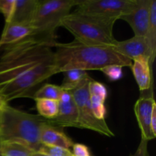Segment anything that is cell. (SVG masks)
Instances as JSON below:
<instances>
[{
    "label": "cell",
    "mask_w": 156,
    "mask_h": 156,
    "mask_svg": "<svg viewBox=\"0 0 156 156\" xmlns=\"http://www.w3.org/2000/svg\"><path fill=\"white\" fill-rule=\"evenodd\" d=\"M56 74L52 47L30 37L4 47L0 57V94L8 103L33 98L43 82Z\"/></svg>",
    "instance_id": "6da1fadb"
},
{
    "label": "cell",
    "mask_w": 156,
    "mask_h": 156,
    "mask_svg": "<svg viewBox=\"0 0 156 156\" xmlns=\"http://www.w3.org/2000/svg\"><path fill=\"white\" fill-rule=\"evenodd\" d=\"M54 47L56 74L71 69L101 70L110 65L131 67L133 63L111 46L91 45L74 40L70 43L56 42Z\"/></svg>",
    "instance_id": "7a4b0ae2"
},
{
    "label": "cell",
    "mask_w": 156,
    "mask_h": 156,
    "mask_svg": "<svg viewBox=\"0 0 156 156\" xmlns=\"http://www.w3.org/2000/svg\"><path fill=\"white\" fill-rule=\"evenodd\" d=\"M47 120L6 105L0 111V142H18L37 152L40 134Z\"/></svg>",
    "instance_id": "3957f363"
},
{
    "label": "cell",
    "mask_w": 156,
    "mask_h": 156,
    "mask_svg": "<svg viewBox=\"0 0 156 156\" xmlns=\"http://www.w3.org/2000/svg\"><path fill=\"white\" fill-rule=\"evenodd\" d=\"M114 24L91 15L73 12L62 19L61 27L68 30L79 42L113 47L117 41L113 34Z\"/></svg>",
    "instance_id": "277c9868"
},
{
    "label": "cell",
    "mask_w": 156,
    "mask_h": 156,
    "mask_svg": "<svg viewBox=\"0 0 156 156\" xmlns=\"http://www.w3.org/2000/svg\"><path fill=\"white\" fill-rule=\"evenodd\" d=\"M80 0H45L39 1L37 9L32 21L34 29L32 37L54 47L55 31L61 27V22L70 14L72 8L77 6Z\"/></svg>",
    "instance_id": "5b68a950"
},
{
    "label": "cell",
    "mask_w": 156,
    "mask_h": 156,
    "mask_svg": "<svg viewBox=\"0 0 156 156\" xmlns=\"http://www.w3.org/2000/svg\"><path fill=\"white\" fill-rule=\"evenodd\" d=\"M91 80L93 79H88L77 88L69 91L77 107L79 126L81 129H90L101 135L113 137L114 133L111 130L106 120H98L93 113L88 91V85Z\"/></svg>",
    "instance_id": "8992f818"
},
{
    "label": "cell",
    "mask_w": 156,
    "mask_h": 156,
    "mask_svg": "<svg viewBox=\"0 0 156 156\" xmlns=\"http://www.w3.org/2000/svg\"><path fill=\"white\" fill-rule=\"evenodd\" d=\"M135 4L136 0H80L74 12L115 23Z\"/></svg>",
    "instance_id": "52a82bcc"
},
{
    "label": "cell",
    "mask_w": 156,
    "mask_h": 156,
    "mask_svg": "<svg viewBox=\"0 0 156 156\" xmlns=\"http://www.w3.org/2000/svg\"><path fill=\"white\" fill-rule=\"evenodd\" d=\"M152 0H136L134 7L120 19L127 22L134 32V36L146 37L150 21Z\"/></svg>",
    "instance_id": "ba28073f"
},
{
    "label": "cell",
    "mask_w": 156,
    "mask_h": 156,
    "mask_svg": "<svg viewBox=\"0 0 156 156\" xmlns=\"http://www.w3.org/2000/svg\"><path fill=\"white\" fill-rule=\"evenodd\" d=\"M113 47L117 53L129 58L132 61L139 58L149 59L151 66L152 67L155 58L152 55L146 37L134 36L126 41H117Z\"/></svg>",
    "instance_id": "9c48e42d"
},
{
    "label": "cell",
    "mask_w": 156,
    "mask_h": 156,
    "mask_svg": "<svg viewBox=\"0 0 156 156\" xmlns=\"http://www.w3.org/2000/svg\"><path fill=\"white\" fill-rule=\"evenodd\" d=\"M59 101V109L56 117L48 120L50 125L63 127L80 128L78 110L73 95L69 91H63Z\"/></svg>",
    "instance_id": "30bf717a"
},
{
    "label": "cell",
    "mask_w": 156,
    "mask_h": 156,
    "mask_svg": "<svg viewBox=\"0 0 156 156\" xmlns=\"http://www.w3.org/2000/svg\"><path fill=\"white\" fill-rule=\"evenodd\" d=\"M155 105L154 98L149 96L140 98L134 106V112L141 130V138L147 141L153 140L156 137L151 129V118L152 111Z\"/></svg>",
    "instance_id": "8fae6325"
},
{
    "label": "cell",
    "mask_w": 156,
    "mask_h": 156,
    "mask_svg": "<svg viewBox=\"0 0 156 156\" xmlns=\"http://www.w3.org/2000/svg\"><path fill=\"white\" fill-rule=\"evenodd\" d=\"M40 143L47 146H55L69 149L73 147V140L68 136L62 129L47 123L42 127L40 134Z\"/></svg>",
    "instance_id": "7c38bea8"
},
{
    "label": "cell",
    "mask_w": 156,
    "mask_h": 156,
    "mask_svg": "<svg viewBox=\"0 0 156 156\" xmlns=\"http://www.w3.org/2000/svg\"><path fill=\"white\" fill-rule=\"evenodd\" d=\"M34 29L30 25L5 23L0 38V47L17 44L33 35Z\"/></svg>",
    "instance_id": "4fadbf2b"
},
{
    "label": "cell",
    "mask_w": 156,
    "mask_h": 156,
    "mask_svg": "<svg viewBox=\"0 0 156 156\" xmlns=\"http://www.w3.org/2000/svg\"><path fill=\"white\" fill-rule=\"evenodd\" d=\"M40 0H15L13 14L9 23L30 25Z\"/></svg>",
    "instance_id": "5bb4252c"
},
{
    "label": "cell",
    "mask_w": 156,
    "mask_h": 156,
    "mask_svg": "<svg viewBox=\"0 0 156 156\" xmlns=\"http://www.w3.org/2000/svg\"><path fill=\"white\" fill-rule=\"evenodd\" d=\"M131 69L139 88L141 91L149 89L152 85V67L149 59L139 58L133 60Z\"/></svg>",
    "instance_id": "9a60e30c"
},
{
    "label": "cell",
    "mask_w": 156,
    "mask_h": 156,
    "mask_svg": "<svg viewBox=\"0 0 156 156\" xmlns=\"http://www.w3.org/2000/svg\"><path fill=\"white\" fill-rule=\"evenodd\" d=\"M62 73L64 78L60 87L63 91H72L86 80L91 79L88 73L84 70L71 69L63 72Z\"/></svg>",
    "instance_id": "2e32d148"
},
{
    "label": "cell",
    "mask_w": 156,
    "mask_h": 156,
    "mask_svg": "<svg viewBox=\"0 0 156 156\" xmlns=\"http://www.w3.org/2000/svg\"><path fill=\"white\" fill-rule=\"evenodd\" d=\"M2 156H33L34 151L30 147L18 142L1 143Z\"/></svg>",
    "instance_id": "e0dca14e"
},
{
    "label": "cell",
    "mask_w": 156,
    "mask_h": 156,
    "mask_svg": "<svg viewBox=\"0 0 156 156\" xmlns=\"http://www.w3.org/2000/svg\"><path fill=\"white\" fill-rule=\"evenodd\" d=\"M39 115L47 120H53L56 117L59 109V101L50 99H34Z\"/></svg>",
    "instance_id": "ac0fdd59"
},
{
    "label": "cell",
    "mask_w": 156,
    "mask_h": 156,
    "mask_svg": "<svg viewBox=\"0 0 156 156\" xmlns=\"http://www.w3.org/2000/svg\"><path fill=\"white\" fill-rule=\"evenodd\" d=\"M63 90L60 86L52 84H44L34 94L33 99H50V100L59 101L62 95Z\"/></svg>",
    "instance_id": "d6986e66"
},
{
    "label": "cell",
    "mask_w": 156,
    "mask_h": 156,
    "mask_svg": "<svg viewBox=\"0 0 156 156\" xmlns=\"http://www.w3.org/2000/svg\"><path fill=\"white\" fill-rule=\"evenodd\" d=\"M152 55L155 58L156 56V1L152 0L150 12V21L146 36Z\"/></svg>",
    "instance_id": "ffe728a7"
},
{
    "label": "cell",
    "mask_w": 156,
    "mask_h": 156,
    "mask_svg": "<svg viewBox=\"0 0 156 156\" xmlns=\"http://www.w3.org/2000/svg\"><path fill=\"white\" fill-rule=\"evenodd\" d=\"M90 102L92 108L94 115L98 120H105L106 116V108H105V100L106 98L101 97L95 94H90Z\"/></svg>",
    "instance_id": "44dd1931"
},
{
    "label": "cell",
    "mask_w": 156,
    "mask_h": 156,
    "mask_svg": "<svg viewBox=\"0 0 156 156\" xmlns=\"http://www.w3.org/2000/svg\"><path fill=\"white\" fill-rule=\"evenodd\" d=\"M37 152L47 156H73V152L69 149L44 145H41Z\"/></svg>",
    "instance_id": "7402d4cb"
},
{
    "label": "cell",
    "mask_w": 156,
    "mask_h": 156,
    "mask_svg": "<svg viewBox=\"0 0 156 156\" xmlns=\"http://www.w3.org/2000/svg\"><path fill=\"white\" fill-rule=\"evenodd\" d=\"M101 71L111 81L120 80L123 77V66H121L110 65L104 67Z\"/></svg>",
    "instance_id": "603a6c76"
},
{
    "label": "cell",
    "mask_w": 156,
    "mask_h": 156,
    "mask_svg": "<svg viewBox=\"0 0 156 156\" xmlns=\"http://www.w3.org/2000/svg\"><path fill=\"white\" fill-rule=\"evenodd\" d=\"M15 0H0V12L3 15L5 23L10 21L15 7Z\"/></svg>",
    "instance_id": "cb8c5ba5"
},
{
    "label": "cell",
    "mask_w": 156,
    "mask_h": 156,
    "mask_svg": "<svg viewBox=\"0 0 156 156\" xmlns=\"http://www.w3.org/2000/svg\"><path fill=\"white\" fill-rule=\"evenodd\" d=\"M73 156H91L88 146L82 143H74L73 146Z\"/></svg>",
    "instance_id": "d4e9b609"
},
{
    "label": "cell",
    "mask_w": 156,
    "mask_h": 156,
    "mask_svg": "<svg viewBox=\"0 0 156 156\" xmlns=\"http://www.w3.org/2000/svg\"><path fill=\"white\" fill-rule=\"evenodd\" d=\"M148 143L149 141L141 138V141L136 152L133 154H130L129 156H150L148 150Z\"/></svg>",
    "instance_id": "484cf974"
},
{
    "label": "cell",
    "mask_w": 156,
    "mask_h": 156,
    "mask_svg": "<svg viewBox=\"0 0 156 156\" xmlns=\"http://www.w3.org/2000/svg\"><path fill=\"white\" fill-rule=\"evenodd\" d=\"M151 129L152 133L156 136V105L154 107L151 118Z\"/></svg>",
    "instance_id": "4316f807"
},
{
    "label": "cell",
    "mask_w": 156,
    "mask_h": 156,
    "mask_svg": "<svg viewBox=\"0 0 156 156\" xmlns=\"http://www.w3.org/2000/svg\"><path fill=\"white\" fill-rule=\"evenodd\" d=\"M7 105L8 102L6 101L5 99L4 98V97L0 94V111H1L3 108H5Z\"/></svg>",
    "instance_id": "83f0119b"
},
{
    "label": "cell",
    "mask_w": 156,
    "mask_h": 156,
    "mask_svg": "<svg viewBox=\"0 0 156 156\" xmlns=\"http://www.w3.org/2000/svg\"><path fill=\"white\" fill-rule=\"evenodd\" d=\"M33 156H47V155H42V154H40V153H38V152H34V154Z\"/></svg>",
    "instance_id": "f1b7e54d"
},
{
    "label": "cell",
    "mask_w": 156,
    "mask_h": 156,
    "mask_svg": "<svg viewBox=\"0 0 156 156\" xmlns=\"http://www.w3.org/2000/svg\"><path fill=\"white\" fill-rule=\"evenodd\" d=\"M0 156H2V152H1V142H0Z\"/></svg>",
    "instance_id": "f546056e"
}]
</instances>
